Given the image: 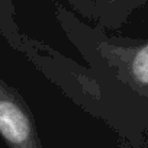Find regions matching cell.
<instances>
[{
	"label": "cell",
	"mask_w": 148,
	"mask_h": 148,
	"mask_svg": "<svg viewBox=\"0 0 148 148\" xmlns=\"http://www.w3.org/2000/svg\"><path fill=\"white\" fill-rule=\"evenodd\" d=\"M131 2H139V0H131Z\"/></svg>",
	"instance_id": "obj_5"
},
{
	"label": "cell",
	"mask_w": 148,
	"mask_h": 148,
	"mask_svg": "<svg viewBox=\"0 0 148 148\" xmlns=\"http://www.w3.org/2000/svg\"><path fill=\"white\" fill-rule=\"evenodd\" d=\"M132 73L138 82L148 84V44L135 54L132 60Z\"/></svg>",
	"instance_id": "obj_2"
},
{
	"label": "cell",
	"mask_w": 148,
	"mask_h": 148,
	"mask_svg": "<svg viewBox=\"0 0 148 148\" xmlns=\"http://www.w3.org/2000/svg\"><path fill=\"white\" fill-rule=\"evenodd\" d=\"M0 131L12 148H38L28 113L5 87L0 100Z\"/></svg>",
	"instance_id": "obj_1"
},
{
	"label": "cell",
	"mask_w": 148,
	"mask_h": 148,
	"mask_svg": "<svg viewBox=\"0 0 148 148\" xmlns=\"http://www.w3.org/2000/svg\"><path fill=\"white\" fill-rule=\"evenodd\" d=\"M93 2L97 8L105 9V6H116V5H121V3H128L131 0H93Z\"/></svg>",
	"instance_id": "obj_4"
},
{
	"label": "cell",
	"mask_w": 148,
	"mask_h": 148,
	"mask_svg": "<svg viewBox=\"0 0 148 148\" xmlns=\"http://www.w3.org/2000/svg\"><path fill=\"white\" fill-rule=\"evenodd\" d=\"M68 2L73 3L74 6H76L77 9H80L82 12H89L93 8V5H95L93 0H68Z\"/></svg>",
	"instance_id": "obj_3"
}]
</instances>
